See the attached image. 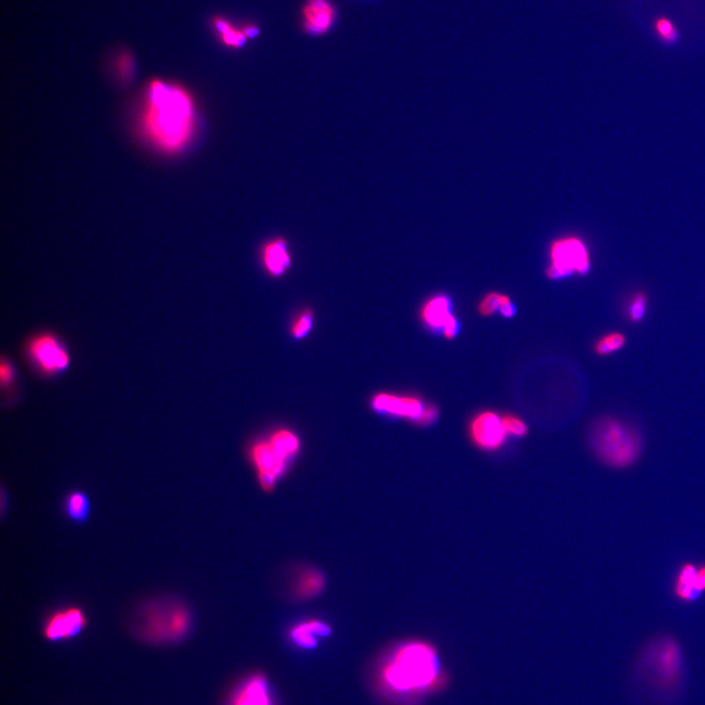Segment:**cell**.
Returning <instances> with one entry per match:
<instances>
[{"mask_svg":"<svg viewBox=\"0 0 705 705\" xmlns=\"http://www.w3.org/2000/svg\"><path fill=\"white\" fill-rule=\"evenodd\" d=\"M439 416L438 409L436 408L433 405H425L424 409H423L422 415L418 418V424L423 425H431L437 420Z\"/></svg>","mask_w":705,"mask_h":705,"instance_id":"83f0119b","label":"cell"},{"mask_svg":"<svg viewBox=\"0 0 705 705\" xmlns=\"http://www.w3.org/2000/svg\"><path fill=\"white\" fill-rule=\"evenodd\" d=\"M331 629L318 620H309L300 623L291 630V639L302 649H313L317 645L318 638L327 636Z\"/></svg>","mask_w":705,"mask_h":705,"instance_id":"ac0fdd59","label":"cell"},{"mask_svg":"<svg viewBox=\"0 0 705 705\" xmlns=\"http://www.w3.org/2000/svg\"><path fill=\"white\" fill-rule=\"evenodd\" d=\"M470 434L472 442L484 451L500 449L508 438L502 416L492 411H481L472 418Z\"/></svg>","mask_w":705,"mask_h":705,"instance_id":"8fae6325","label":"cell"},{"mask_svg":"<svg viewBox=\"0 0 705 705\" xmlns=\"http://www.w3.org/2000/svg\"><path fill=\"white\" fill-rule=\"evenodd\" d=\"M62 511L64 516L70 522L74 524H86L92 515V502L90 496L79 489L70 491L64 497Z\"/></svg>","mask_w":705,"mask_h":705,"instance_id":"2e32d148","label":"cell"},{"mask_svg":"<svg viewBox=\"0 0 705 705\" xmlns=\"http://www.w3.org/2000/svg\"><path fill=\"white\" fill-rule=\"evenodd\" d=\"M626 343V336L622 332H608L598 339L595 344V352L599 356H608V355L620 351L625 347Z\"/></svg>","mask_w":705,"mask_h":705,"instance_id":"44dd1931","label":"cell"},{"mask_svg":"<svg viewBox=\"0 0 705 705\" xmlns=\"http://www.w3.org/2000/svg\"><path fill=\"white\" fill-rule=\"evenodd\" d=\"M214 24H215L216 29H217V31H219L220 35H224V34L227 33V31H229L233 29V27L229 25V22H227L226 20L220 19V18H217V19L215 20V22H214Z\"/></svg>","mask_w":705,"mask_h":705,"instance_id":"f546056e","label":"cell"},{"mask_svg":"<svg viewBox=\"0 0 705 705\" xmlns=\"http://www.w3.org/2000/svg\"><path fill=\"white\" fill-rule=\"evenodd\" d=\"M656 31L661 40L673 42L677 40V29L675 25L667 18H659L656 22Z\"/></svg>","mask_w":705,"mask_h":705,"instance_id":"484cf974","label":"cell"},{"mask_svg":"<svg viewBox=\"0 0 705 705\" xmlns=\"http://www.w3.org/2000/svg\"><path fill=\"white\" fill-rule=\"evenodd\" d=\"M511 299L507 295L498 292H490L482 298L479 302L478 311L484 317H490L497 311H501L504 305L511 303Z\"/></svg>","mask_w":705,"mask_h":705,"instance_id":"603a6c76","label":"cell"},{"mask_svg":"<svg viewBox=\"0 0 705 705\" xmlns=\"http://www.w3.org/2000/svg\"><path fill=\"white\" fill-rule=\"evenodd\" d=\"M589 443L599 461L615 470L632 467L643 454L640 431L613 416H604L593 423L589 433Z\"/></svg>","mask_w":705,"mask_h":705,"instance_id":"277c9868","label":"cell"},{"mask_svg":"<svg viewBox=\"0 0 705 705\" xmlns=\"http://www.w3.org/2000/svg\"><path fill=\"white\" fill-rule=\"evenodd\" d=\"M698 566L691 563L682 564L675 577L673 593L675 598L684 604H691L700 599L704 593L697 582Z\"/></svg>","mask_w":705,"mask_h":705,"instance_id":"9a60e30c","label":"cell"},{"mask_svg":"<svg viewBox=\"0 0 705 705\" xmlns=\"http://www.w3.org/2000/svg\"><path fill=\"white\" fill-rule=\"evenodd\" d=\"M324 587V575L318 570L307 569L295 581L294 592L300 599H311L322 592Z\"/></svg>","mask_w":705,"mask_h":705,"instance_id":"d6986e66","label":"cell"},{"mask_svg":"<svg viewBox=\"0 0 705 705\" xmlns=\"http://www.w3.org/2000/svg\"><path fill=\"white\" fill-rule=\"evenodd\" d=\"M372 407L377 411L387 415L407 418L418 422L425 405L413 396H397L381 393L372 400Z\"/></svg>","mask_w":705,"mask_h":705,"instance_id":"7c38bea8","label":"cell"},{"mask_svg":"<svg viewBox=\"0 0 705 705\" xmlns=\"http://www.w3.org/2000/svg\"><path fill=\"white\" fill-rule=\"evenodd\" d=\"M263 261L272 275H281L290 268L291 258L285 241L275 240L267 243L263 249Z\"/></svg>","mask_w":705,"mask_h":705,"instance_id":"e0dca14e","label":"cell"},{"mask_svg":"<svg viewBox=\"0 0 705 705\" xmlns=\"http://www.w3.org/2000/svg\"><path fill=\"white\" fill-rule=\"evenodd\" d=\"M220 38L225 44L233 47V49H240V47H244L248 40L242 29L240 31V29L233 28L224 35H220Z\"/></svg>","mask_w":705,"mask_h":705,"instance_id":"4316f807","label":"cell"},{"mask_svg":"<svg viewBox=\"0 0 705 705\" xmlns=\"http://www.w3.org/2000/svg\"><path fill=\"white\" fill-rule=\"evenodd\" d=\"M268 440L274 446L275 449L283 454L288 461L299 451V439L293 432L284 431V429L279 431L272 434Z\"/></svg>","mask_w":705,"mask_h":705,"instance_id":"ffe728a7","label":"cell"},{"mask_svg":"<svg viewBox=\"0 0 705 705\" xmlns=\"http://www.w3.org/2000/svg\"><path fill=\"white\" fill-rule=\"evenodd\" d=\"M502 420L507 435L513 436V437H523L526 435L528 428H527L526 423L523 422L522 418L508 415L502 416Z\"/></svg>","mask_w":705,"mask_h":705,"instance_id":"cb8c5ba5","label":"cell"},{"mask_svg":"<svg viewBox=\"0 0 705 705\" xmlns=\"http://www.w3.org/2000/svg\"><path fill=\"white\" fill-rule=\"evenodd\" d=\"M242 31L244 33V35L246 36L247 38H255L260 35V29L257 28V27L253 26V25H248V26H245L244 28L242 29Z\"/></svg>","mask_w":705,"mask_h":705,"instance_id":"4dcf8cb0","label":"cell"},{"mask_svg":"<svg viewBox=\"0 0 705 705\" xmlns=\"http://www.w3.org/2000/svg\"><path fill=\"white\" fill-rule=\"evenodd\" d=\"M697 582L698 586H700V590L702 593H705V564L700 565L697 567Z\"/></svg>","mask_w":705,"mask_h":705,"instance_id":"1f68e13d","label":"cell"},{"mask_svg":"<svg viewBox=\"0 0 705 705\" xmlns=\"http://www.w3.org/2000/svg\"><path fill=\"white\" fill-rule=\"evenodd\" d=\"M231 705H274L266 678L250 677L234 693Z\"/></svg>","mask_w":705,"mask_h":705,"instance_id":"5bb4252c","label":"cell"},{"mask_svg":"<svg viewBox=\"0 0 705 705\" xmlns=\"http://www.w3.org/2000/svg\"><path fill=\"white\" fill-rule=\"evenodd\" d=\"M636 668L652 693L673 695L681 691L684 681L683 648L672 634H658L643 645Z\"/></svg>","mask_w":705,"mask_h":705,"instance_id":"3957f363","label":"cell"},{"mask_svg":"<svg viewBox=\"0 0 705 705\" xmlns=\"http://www.w3.org/2000/svg\"><path fill=\"white\" fill-rule=\"evenodd\" d=\"M14 370L8 361H3L1 363V383L2 385H8L14 379Z\"/></svg>","mask_w":705,"mask_h":705,"instance_id":"f1b7e54d","label":"cell"},{"mask_svg":"<svg viewBox=\"0 0 705 705\" xmlns=\"http://www.w3.org/2000/svg\"><path fill=\"white\" fill-rule=\"evenodd\" d=\"M195 126L194 103L183 88L161 81L150 84L142 127L153 144L170 153L181 151L192 140Z\"/></svg>","mask_w":705,"mask_h":705,"instance_id":"7a4b0ae2","label":"cell"},{"mask_svg":"<svg viewBox=\"0 0 705 705\" xmlns=\"http://www.w3.org/2000/svg\"><path fill=\"white\" fill-rule=\"evenodd\" d=\"M251 459L258 472L259 481L266 491L272 490L285 472L288 459L275 449L270 440L259 441L251 449Z\"/></svg>","mask_w":705,"mask_h":705,"instance_id":"9c48e42d","label":"cell"},{"mask_svg":"<svg viewBox=\"0 0 705 705\" xmlns=\"http://www.w3.org/2000/svg\"><path fill=\"white\" fill-rule=\"evenodd\" d=\"M27 355L31 365L44 375H55L67 370L70 355L63 343L52 334H40L27 345Z\"/></svg>","mask_w":705,"mask_h":705,"instance_id":"52a82bcc","label":"cell"},{"mask_svg":"<svg viewBox=\"0 0 705 705\" xmlns=\"http://www.w3.org/2000/svg\"><path fill=\"white\" fill-rule=\"evenodd\" d=\"M313 326V313L311 311H304L298 316L291 326V333L295 338H303Z\"/></svg>","mask_w":705,"mask_h":705,"instance_id":"d4e9b609","label":"cell"},{"mask_svg":"<svg viewBox=\"0 0 705 705\" xmlns=\"http://www.w3.org/2000/svg\"><path fill=\"white\" fill-rule=\"evenodd\" d=\"M304 27L311 36H322L331 28L336 11L329 0H307L303 8Z\"/></svg>","mask_w":705,"mask_h":705,"instance_id":"4fadbf2b","label":"cell"},{"mask_svg":"<svg viewBox=\"0 0 705 705\" xmlns=\"http://www.w3.org/2000/svg\"><path fill=\"white\" fill-rule=\"evenodd\" d=\"M88 626V617L81 607L69 606L57 609L44 621L42 634L49 642L72 640Z\"/></svg>","mask_w":705,"mask_h":705,"instance_id":"ba28073f","label":"cell"},{"mask_svg":"<svg viewBox=\"0 0 705 705\" xmlns=\"http://www.w3.org/2000/svg\"><path fill=\"white\" fill-rule=\"evenodd\" d=\"M422 320L432 331L440 332L445 338L456 337L459 324L452 313L451 300L446 295H434L422 306Z\"/></svg>","mask_w":705,"mask_h":705,"instance_id":"30bf717a","label":"cell"},{"mask_svg":"<svg viewBox=\"0 0 705 705\" xmlns=\"http://www.w3.org/2000/svg\"><path fill=\"white\" fill-rule=\"evenodd\" d=\"M191 627V614L179 600L158 599L143 602L133 617L134 633L149 643L179 642Z\"/></svg>","mask_w":705,"mask_h":705,"instance_id":"5b68a950","label":"cell"},{"mask_svg":"<svg viewBox=\"0 0 705 705\" xmlns=\"http://www.w3.org/2000/svg\"><path fill=\"white\" fill-rule=\"evenodd\" d=\"M379 682L386 695L398 704L424 705L447 691L452 678L434 643L409 640L389 652L379 672Z\"/></svg>","mask_w":705,"mask_h":705,"instance_id":"6da1fadb","label":"cell"},{"mask_svg":"<svg viewBox=\"0 0 705 705\" xmlns=\"http://www.w3.org/2000/svg\"><path fill=\"white\" fill-rule=\"evenodd\" d=\"M591 270V257L586 243L577 236H564L550 247V265L547 274L550 279H561L572 275H585Z\"/></svg>","mask_w":705,"mask_h":705,"instance_id":"8992f818","label":"cell"},{"mask_svg":"<svg viewBox=\"0 0 705 705\" xmlns=\"http://www.w3.org/2000/svg\"><path fill=\"white\" fill-rule=\"evenodd\" d=\"M649 297L643 291H637L630 299L626 306L628 320L632 324H640L647 315Z\"/></svg>","mask_w":705,"mask_h":705,"instance_id":"7402d4cb","label":"cell"}]
</instances>
